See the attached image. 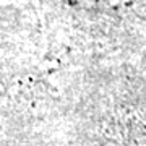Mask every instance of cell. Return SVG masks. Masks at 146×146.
<instances>
[{"mask_svg":"<svg viewBox=\"0 0 146 146\" xmlns=\"http://www.w3.org/2000/svg\"><path fill=\"white\" fill-rule=\"evenodd\" d=\"M10 18H7V15H3V10H0V46L5 41V36L10 34Z\"/></svg>","mask_w":146,"mask_h":146,"instance_id":"6da1fadb","label":"cell"}]
</instances>
